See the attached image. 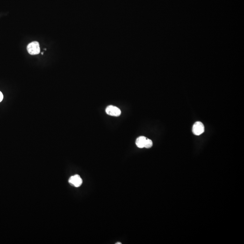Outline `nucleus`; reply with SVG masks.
Segmentation results:
<instances>
[{"mask_svg":"<svg viewBox=\"0 0 244 244\" xmlns=\"http://www.w3.org/2000/svg\"><path fill=\"white\" fill-rule=\"evenodd\" d=\"M28 52L31 55H37L39 54L40 52V46L39 43L37 41H34L30 43L27 47Z\"/></svg>","mask_w":244,"mask_h":244,"instance_id":"nucleus-1","label":"nucleus"},{"mask_svg":"<svg viewBox=\"0 0 244 244\" xmlns=\"http://www.w3.org/2000/svg\"><path fill=\"white\" fill-rule=\"evenodd\" d=\"M204 126L203 123L201 122H195L192 128V131L194 135H199L202 134L204 132Z\"/></svg>","mask_w":244,"mask_h":244,"instance_id":"nucleus-2","label":"nucleus"},{"mask_svg":"<svg viewBox=\"0 0 244 244\" xmlns=\"http://www.w3.org/2000/svg\"><path fill=\"white\" fill-rule=\"evenodd\" d=\"M106 113L107 114L112 116L118 117L120 115L121 111L120 109L116 106L109 105L106 108Z\"/></svg>","mask_w":244,"mask_h":244,"instance_id":"nucleus-3","label":"nucleus"},{"mask_svg":"<svg viewBox=\"0 0 244 244\" xmlns=\"http://www.w3.org/2000/svg\"><path fill=\"white\" fill-rule=\"evenodd\" d=\"M69 182L76 187H78L82 184V180L80 176L78 174H75L70 177Z\"/></svg>","mask_w":244,"mask_h":244,"instance_id":"nucleus-4","label":"nucleus"},{"mask_svg":"<svg viewBox=\"0 0 244 244\" xmlns=\"http://www.w3.org/2000/svg\"><path fill=\"white\" fill-rule=\"evenodd\" d=\"M146 138L144 136L138 137L136 141V144L138 147L140 148L144 147L145 143L146 141Z\"/></svg>","mask_w":244,"mask_h":244,"instance_id":"nucleus-5","label":"nucleus"},{"mask_svg":"<svg viewBox=\"0 0 244 244\" xmlns=\"http://www.w3.org/2000/svg\"><path fill=\"white\" fill-rule=\"evenodd\" d=\"M152 146H153L152 141L151 139L146 138L145 143L144 147L146 148H150L152 147Z\"/></svg>","mask_w":244,"mask_h":244,"instance_id":"nucleus-6","label":"nucleus"},{"mask_svg":"<svg viewBox=\"0 0 244 244\" xmlns=\"http://www.w3.org/2000/svg\"><path fill=\"white\" fill-rule=\"evenodd\" d=\"M3 99V95L2 93L0 91V102L2 101V100Z\"/></svg>","mask_w":244,"mask_h":244,"instance_id":"nucleus-7","label":"nucleus"},{"mask_svg":"<svg viewBox=\"0 0 244 244\" xmlns=\"http://www.w3.org/2000/svg\"><path fill=\"white\" fill-rule=\"evenodd\" d=\"M116 244H122V243H116Z\"/></svg>","mask_w":244,"mask_h":244,"instance_id":"nucleus-8","label":"nucleus"},{"mask_svg":"<svg viewBox=\"0 0 244 244\" xmlns=\"http://www.w3.org/2000/svg\"><path fill=\"white\" fill-rule=\"evenodd\" d=\"M42 55H43V54H44V52H42Z\"/></svg>","mask_w":244,"mask_h":244,"instance_id":"nucleus-9","label":"nucleus"}]
</instances>
